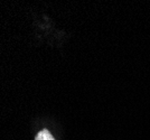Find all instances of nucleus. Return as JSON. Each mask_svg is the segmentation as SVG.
I'll return each instance as SVG.
<instances>
[{"label":"nucleus","mask_w":150,"mask_h":140,"mask_svg":"<svg viewBox=\"0 0 150 140\" xmlns=\"http://www.w3.org/2000/svg\"><path fill=\"white\" fill-rule=\"evenodd\" d=\"M35 140H55L53 134L47 129H42L35 137Z\"/></svg>","instance_id":"nucleus-1"}]
</instances>
